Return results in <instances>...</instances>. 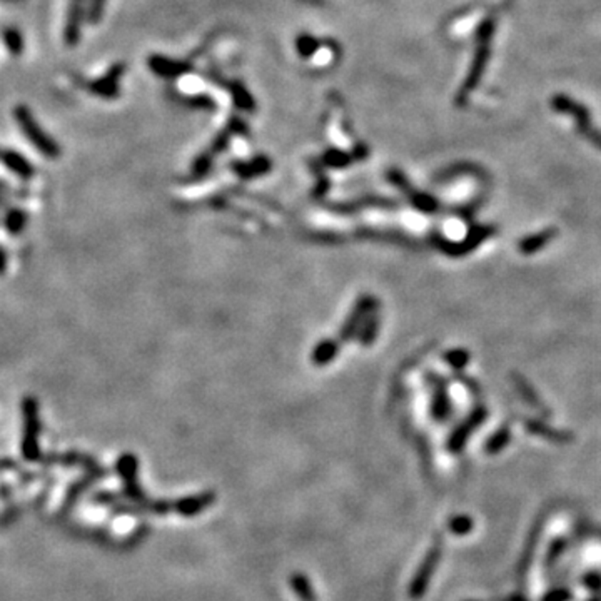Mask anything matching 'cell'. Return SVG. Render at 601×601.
Wrapping results in <instances>:
<instances>
[{"label":"cell","mask_w":601,"mask_h":601,"mask_svg":"<svg viewBox=\"0 0 601 601\" xmlns=\"http://www.w3.org/2000/svg\"><path fill=\"white\" fill-rule=\"evenodd\" d=\"M119 72H122V67L119 69V65H116V69L109 74L107 77H104V79H100L95 82V84L90 85V90H94V92H97L99 95H104V97H114L117 92V76H119Z\"/></svg>","instance_id":"30bf717a"},{"label":"cell","mask_w":601,"mask_h":601,"mask_svg":"<svg viewBox=\"0 0 601 601\" xmlns=\"http://www.w3.org/2000/svg\"><path fill=\"white\" fill-rule=\"evenodd\" d=\"M214 501H216V493L207 491V493L191 496V498L177 499L176 503L172 504V509L176 513H179L181 516H195L199 515L200 511H204L207 506H211Z\"/></svg>","instance_id":"8992f818"},{"label":"cell","mask_w":601,"mask_h":601,"mask_svg":"<svg viewBox=\"0 0 601 601\" xmlns=\"http://www.w3.org/2000/svg\"><path fill=\"white\" fill-rule=\"evenodd\" d=\"M439 556H441V544L434 543L433 546H431V550L428 551V555H426L424 560H422L420 568H417L411 585H409V596H411L413 600H420L421 596L426 593L431 578H433L434 569H436L438 566Z\"/></svg>","instance_id":"3957f363"},{"label":"cell","mask_w":601,"mask_h":601,"mask_svg":"<svg viewBox=\"0 0 601 601\" xmlns=\"http://www.w3.org/2000/svg\"><path fill=\"white\" fill-rule=\"evenodd\" d=\"M104 4H106V0H90V8H89L90 22H99L104 11Z\"/></svg>","instance_id":"4fadbf2b"},{"label":"cell","mask_w":601,"mask_h":601,"mask_svg":"<svg viewBox=\"0 0 601 601\" xmlns=\"http://www.w3.org/2000/svg\"><path fill=\"white\" fill-rule=\"evenodd\" d=\"M0 163L22 181H30L34 177V174H36L34 165L15 151L0 149Z\"/></svg>","instance_id":"5b68a950"},{"label":"cell","mask_w":601,"mask_h":601,"mask_svg":"<svg viewBox=\"0 0 601 601\" xmlns=\"http://www.w3.org/2000/svg\"><path fill=\"white\" fill-rule=\"evenodd\" d=\"M27 221H29L27 212H25L24 209L12 206L4 212L2 224L4 228L7 229L8 234H12V236H19L22 230L25 229V226H27Z\"/></svg>","instance_id":"ba28073f"},{"label":"cell","mask_w":601,"mask_h":601,"mask_svg":"<svg viewBox=\"0 0 601 601\" xmlns=\"http://www.w3.org/2000/svg\"><path fill=\"white\" fill-rule=\"evenodd\" d=\"M0 194L7 195V198H12V195H14V198H22V199L27 198V195H29V193H20V191L12 189V187L8 186L6 181H2V179H0Z\"/></svg>","instance_id":"5bb4252c"},{"label":"cell","mask_w":601,"mask_h":601,"mask_svg":"<svg viewBox=\"0 0 601 601\" xmlns=\"http://www.w3.org/2000/svg\"><path fill=\"white\" fill-rule=\"evenodd\" d=\"M82 14H84V0H71V7H69L67 24H65V43L74 47L79 42L81 37V22Z\"/></svg>","instance_id":"52a82bcc"},{"label":"cell","mask_w":601,"mask_h":601,"mask_svg":"<svg viewBox=\"0 0 601 601\" xmlns=\"http://www.w3.org/2000/svg\"><path fill=\"white\" fill-rule=\"evenodd\" d=\"M291 588L300 601H316V593L312 590L311 581L308 576H304L303 573H293L289 578Z\"/></svg>","instance_id":"9c48e42d"},{"label":"cell","mask_w":601,"mask_h":601,"mask_svg":"<svg viewBox=\"0 0 601 601\" xmlns=\"http://www.w3.org/2000/svg\"><path fill=\"white\" fill-rule=\"evenodd\" d=\"M7 271V254L4 251V247L0 246V276H4Z\"/></svg>","instance_id":"e0dca14e"},{"label":"cell","mask_w":601,"mask_h":601,"mask_svg":"<svg viewBox=\"0 0 601 601\" xmlns=\"http://www.w3.org/2000/svg\"><path fill=\"white\" fill-rule=\"evenodd\" d=\"M298 47H299L300 54H303V55H309V54H311V50L316 47V42H315V39L303 37V39H299Z\"/></svg>","instance_id":"2e32d148"},{"label":"cell","mask_w":601,"mask_h":601,"mask_svg":"<svg viewBox=\"0 0 601 601\" xmlns=\"http://www.w3.org/2000/svg\"><path fill=\"white\" fill-rule=\"evenodd\" d=\"M14 117L17 120V125H19V129L22 130V134H24L25 139H27V141L32 144L41 154H43L49 159L59 158L60 149L57 142L52 141V139L43 132V129L37 124L36 117L32 116V112L29 111V107L17 106L14 109Z\"/></svg>","instance_id":"7a4b0ae2"},{"label":"cell","mask_w":601,"mask_h":601,"mask_svg":"<svg viewBox=\"0 0 601 601\" xmlns=\"http://www.w3.org/2000/svg\"><path fill=\"white\" fill-rule=\"evenodd\" d=\"M471 520L469 518H460V520H453L451 523V530L456 531V533H466L469 528H471Z\"/></svg>","instance_id":"9a60e30c"},{"label":"cell","mask_w":601,"mask_h":601,"mask_svg":"<svg viewBox=\"0 0 601 601\" xmlns=\"http://www.w3.org/2000/svg\"><path fill=\"white\" fill-rule=\"evenodd\" d=\"M22 409V441L20 453L25 461L41 460V446H39V436H41V416H39V403L34 396H24L20 404Z\"/></svg>","instance_id":"6da1fadb"},{"label":"cell","mask_w":601,"mask_h":601,"mask_svg":"<svg viewBox=\"0 0 601 601\" xmlns=\"http://www.w3.org/2000/svg\"><path fill=\"white\" fill-rule=\"evenodd\" d=\"M4 42H6V47L8 50H11L12 55H20L22 50H24V39H22V34L19 30L14 27H8L4 30Z\"/></svg>","instance_id":"8fae6325"},{"label":"cell","mask_w":601,"mask_h":601,"mask_svg":"<svg viewBox=\"0 0 601 601\" xmlns=\"http://www.w3.org/2000/svg\"><path fill=\"white\" fill-rule=\"evenodd\" d=\"M338 352V346L333 341H326L317 346V350L315 351V363L316 364H326L329 363V359L333 358L334 354Z\"/></svg>","instance_id":"7c38bea8"},{"label":"cell","mask_w":601,"mask_h":601,"mask_svg":"<svg viewBox=\"0 0 601 601\" xmlns=\"http://www.w3.org/2000/svg\"><path fill=\"white\" fill-rule=\"evenodd\" d=\"M8 207H12V206H11V202H8V198H7V195L0 194V211L6 212Z\"/></svg>","instance_id":"ac0fdd59"},{"label":"cell","mask_w":601,"mask_h":601,"mask_svg":"<svg viewBox=\"0 0 601 601\" xmlns=\"http://www.w3.org/2000/svg\"><path fill=\"white\" fill-rule=\"evenodd\" d=\"M117 469H119V474L122 476V480H124V493L127 498L134 499L136 503H141L142 508L146 509V504L149 503L146 498V495L142 493V490L137 485V461L134 456L130 455H124L122 458L117 461Z\"/></svg>","instance_id":"277c9868"}]
</instances>
